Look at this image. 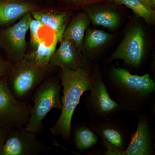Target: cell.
<instances>
[{"instance_id":"cell-12","label":"cell","mask_w":155,"mask_h":155,"mask_svg":"<svg viewBox=\"0 0 155 155\" xmlns=\"http://www.w3.org/2000/svg\"><path fill=\"white\" fill-rule=\"evenodd\" d=\"M60 43V47L55 51L50 60L51 66L72 70L86 68L85 60L71 40L63 38Z\"/></svg>"},{"instance_id":"cell-20","label":"cell","mask_w":155,"mask_h":155,"mask_svg":"<svg viewBox=\"0 0 155 155\" xmlns=\"http://www.w3.org/2000/svg\"><path fill=\"white\" fill-rule=\"evenodd\" d=\"M113 36L103 30L89 29L84 37V45L87 49L99 47L107 42Z\"/></svg>"},{"instance_id":"cell-7","label":"cell","mask_w":155,"mask_h":155,"mask_svg":"<svg viewBox=\"0 0 155 155\" xmlns=\"http://www.w3.org/2000/svg\"><path fill=\"white\" fill-rule=\"evenodd\" d=\"M49 149L38 139L35 133L24 128H11L0 155H36Z\"/></svg>"},{"instance_id":"cell-8","label":"cell","mask_w":155,"mask_h":155,"mask_svg":"<svg viewBox=\"0 0 155 155\" xmlns=\"http://www.w3.org/2000/svg\"><path fill=\"white\" fill-rule=\"evenodd\" d=\"M88 125L100 137V143L107 149L124 151L129 144L131 134L121 122L110 119L93 120Z\"/></svg>"},{"instance_id":"cell-19","label":"cell","mask_w":155,"mask_h":155,"mask_svg":"<svg viewBox=\"0 0 155 155\" xmlns=\"http://www.w3.org/2000/svg\"><path fill=\"white\" fill-rule=\"evenodd\" d=\"M88 16L94 25L108 28H116L120 22L119 14L113 11H97L90 13Z\"/></svg>"},{"instance_id":"cell-11","label":"cell","mask_w":155,"mask_h":155,"mask_svg":"<svg viewBox=\"0 0 155 155\" xmlns=\"http://www.w3.org/2000/svg\"><path fill=\"white\" fill-rule=\"evenodd\" d=\"M138 124L135 132L131 134L129 144L124 155H152L153 138L150 122L147 114L138 116Z\"/></svg>"},{"instance_id":"cell-13","label":"cell","mask_w":155,"mask_h":155,"mask_svg":"<svg viewBox=\"0 0 155 155\" xmlns=\"http://www.w3.org/2000/svg\"><path fill=\"white\" fill-rule=\"evenodd\" d=\"M34 19H37L43 25L53 29L58 41L61 42L63 34L67 28L68 19L67 13L57 11H37L31 12Z\"/></svg>"},{"instance_id":"cell-1","label":"cell","mask_w":155,"mask_h":155,"mask_svg":"<svg viewBox=\"0 0 155 155\" xmlns=\"http://www.w3.org/2000/svg\"><path fill=\"white\" fill-rule=\"evenodd\" d=\"M110 84L107 89L123 110L137 117L141 114L155 91V82L149 74L142 76L133 75L118 65L111 70Z\"/></svg>"},{"instance_id":"cell-27","label":"cell","mask_w":155,"mask_h":155,"mask_svg":"<svg viewBox=\"0 0 155 155\" xmlns=\"http://www.w3.org/2000/svg\"><path fill=\"white\" fill-rule=\"evenodd\" d=\"M152 2H153L154 3V4H155V0H152Z\"/></svg>"},{"instance_id":"cell-9","label":"cell","mask_w":155,"mask_h":155,"mask_svg":"<svg viewBox=\"0 0 155 155\" xmlns=\"http://www.w3.org/2000/svg\"><path fill=\"white\" fill-rule=\"evenodd\" d=\"M144 44L142 28L140 26H134L126 32L121 43L107 61L111 62L122 59L128 65L138 67L143 58Z\"/></svg>"},{"instance_id":"cell-6","label":"cell","mask_w":155,"mask_h":155,"mask_svg":"<svg viewBox=\"0 0 155 155\" xmlns=\"http://www.w3.org/2000/svg\"><path fill=\"white\" fill-rule=\"evenodd\" d=\"M90 91L84 105L89 115L94 120L111 119L123 110L120 104L110 97L105 84L99 75L92 77Z\"/></svg>"},{"instance_id":"cell-24","label":"cell","mask_w":155,"mask_h":155,"mask_svg":"<svg viewBox=\"0 0 155 155\" xmlns=\"http://www.w3.org/2000/svg\"><path fill=\"white\" fill-rule=\"evenodd\" d=\"M105 155H124V151L115 148L107 149L104 153Z\"/></svg>"},{"instance_id":"cell-10","label":"cell","mask_w":155,"mask_h":155,"mask_svg":"<svg viewBox=\"0 0 155 155\" xmlns=\"http://www.w3.org/2000/svg\"><path fill=\"white\" fill-rule=\"evenodd\" d=\"M31 13H27L19 22L3 32V38L12 60L16 63L22 60L27 48L26 35L32 19Z\"/></svg>"},{"instance_id":"cell-16","label":"cell","mask_w":155,"mask_h":155,"mask_svg":"<svg viewBox=\"0 0 155 155\" xmlns=\"http://www.w3.org/2000/svg\"><path fill=\"white\" fill-rule=\"evenodd\" d=\"M58 41L55 35L54 42L51 45L48 46L44 41H41L29 54H25L24 59L35 66L45 67L50 65V60L56 49Z\"/></svg>"},{"instance_id":"cell-26","label":"cell","mask_w":155,"mask_h":155,"mask_svg":"<svg viewBox=\"0 0 155 155\" xmlns=\"http://www.w3.org/2000/svg\"><path fill=\"white\" fill-rule=\"evenodd\" d=\"M75 1H90V0H75Z\"/></svg>"},{"instance_id":"cell-15","label":"cell","mask_w":155,"mask_h":155,"mask_svg":"<svg viewBox=\"0 0 155 155\" xmlns=\"http://www.w3.org/2000/svg\"><path fill=\"white\" fill-rule=\"evenodd\" d=\"M91 20L85 14H77L66 28L63 38L71 40L80 53L84 43V35Z\"/></svg>"},{"instance_id":"cell-18","label":"cell","mask_w":155,"mask_h":155,"mask_svg":"<svg viewBox=\"0 0 155 155\" xmlns=\"http://www.w3.org/2000/svg\"><path fill=\"white\" fill-rule=\"evenodd\" d=\"M120 5H124L131 9L136 16L143 18L148 24L154 22L155 11L140 0H114Z\"/></svg>"},{"instance_id":"cell-25","label":"cell","mask_w":155,"mask_h":155,"mask_svg":"<svg viewBox=\"0 0 155 155\" xmlns=\"http://www.w3.org/2000/svg\"><path fill=\"white\" fill-rule=\"evenodd\" d=\"M140 1L150 8H154L155 4L153 2L152 0H140Z\"/></svg>"},{"instance_id":"cell-23","label":"cell","mask_w":155,"mask_h":155,"mask_svg":"<svg viewBox=\"0 0 155 155\" xmlns=\"http://www.w3.org/2000/svg\"><path fill=\"white\" fill-rule=\"evenodd\" d=\"M10 129L8 127L0 126V154Z\"/></svg>"},{"instance_id":"cell-3","label":"cell","mask_w":155,"mask_h":155,"mask_svg":"<svg viewBox=\"0 0 155 155\" xmlns=\"http://www.w3.org/2000/svg\"><path fill=\"white\" fill-rule=\"evenodd\" d=\"M55 67L35 66L25 60L12 65L7 75L9 88L15 97L21 101L27 102L35 89L49 76Z\"/></svg>"},{"instance_id":"cell-5","label":"cell","mask_w":155,"mask_h":155,"mask_svg":"<svg viewBox=\"0 0 155 155\" xmlns=\"http://www.w3.org/2000/svg\"><path fill=\"white\" fill-rule=\"evenodd\" d=\"M32 106L17 99L9 88L6 77L0 81V126L24 128L28 123Z\"/></svg>"},{"instance_id":"cell-2","label":"cell","mask_w":155,"mask_h":155,"mask_svg":"<svg viewBox=\"0 0 155 155\" xmlns=\"http://www.w3.org/2000/svg\"><path fill=\"white\" fill-rule=\"evenodd\" d=\"M60 79L63 87L61 114L50 131L54 136H60L65 141H68L71 136L72 116L82 95L90 91L92 77L87 68L62 69Z\"/></svg>"},{"instance_id":"cell-21","label":"cell","mask_w":155,"mask_h":155,"mask_svg":"<svg viewBox=\"0 0 155 155\" xmlns=\"http://www.w3.org/2000/svg\"><path fill=\"white\" fill-rule=\"evenodd\" d=\"M43 25L41 22L36 19H32L29 23L28 29L30 31V44L32 49L36 47L41 40L39 36V30Z\"/></svg>"},{"instance_id":"cell-22","label":"cell","mask_w":155,"mask_h":155,"mask_svg":"<svg viewBox=\"0 0 155 155\" xmlns=\"http://www.w3.org/2000/svg\"><path fill=\"white\" fill-rule=\"evenodd\" d=\"M11 66L12 65L8 62L0 59V81L6 77Z\"/></svg>"},{"instance_id":"cell-4","label":"cell","mask_w":155,"mask_h":155,"mask_svg":"<svg viewBox=\"0 0 155 155\" xmlns=\"http://www.w3.org/2000/svg\"><path fill=\"white\" fill-rule=\"evenodd\" d=\"M60 79L48 77L33 92L32 110L25 130L37 133L42 127V121L51 110H61Z\"/></svg>"},{"instance_id":"cell-14","label":"cell","mask_w":155,"mask_h":155,"mask_svg":"<svg viewBox=\"0 0 155 155\" xmlns=\"http://www.w3.org/2000/svg\"><path fill=\"white\" fill-rule=\"evenodd\" d=\"M35 10L33 5L25 2L17 0L0 1V24L14 22Z\"/></svg>"},{"instance_id":"cell-17","label":"cell","mask_w":155,"mask_h":155,"mask_svg":"<svg viewBox=\"0 0 155 155\" xmlns=\"http://www.w3.org/2000/svg\"><path fill=\"white\" fill-rule=\"evenodd\" d=\"M75 147L81 151L86 150L97 143L99 138L90 127L80 125L75 128L73 133Z\"/></svg>"}]
</instances>
